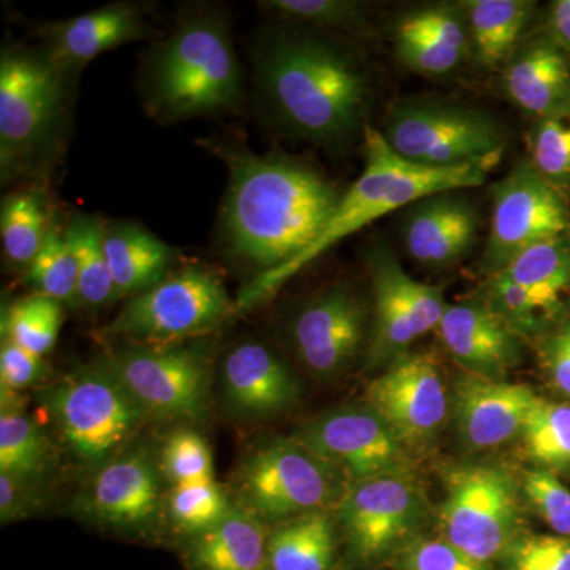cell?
<instances>
[{
	"mask_svg": "<svg viewBox=\"0 0 570 570\" xmlns=\"http://www.w3.org/2000/svg\"><path fill=\"white\" fill-rule=\"evenodd\" d=\"M335 471L298 441L277 439L255 450L238 471L243 505L264 521H288L324 510Z\"/></svg>",
	"mask_w": 570,
	"mask_h": 570,
	"instance_id": "8fae6325",
	"label": "cell"
},
{
	"mask_svg": "<svg viewBox=\"0 0 570 570\" xmlns=\"http://www.w3.org/2000/svg\"><path fill=\"white\" fill-rule=\"evenodd\" d=\"M160 469L174 485L214 480L212 450L194 431H176L165 442Z\"/></svg>",
	"mask_w": 570,
	"mask_h": 570,
	"instance_id": "f35d334b",
	"label": "cell"
},
{
	"mask_svg": "<svg viewBox=\"0 0 570 570\" xmlns=\"http://www.w3.org/2000/svg\"><path fill=\"white\" fill-rule=\"evenodd\" d=\"M494 276L562 298L570 288V235L523 250Z\"/></svg>",
	"mask_w": 570,
	"mask_h": 570,
	"instance_id": "d6a6232c",
	"label": "cell"
},
{
	"mask_svg": "<svg viewBox=\"0 0 570 570\" xmlns=\"http://www.w3.org/2000/svg\"><path fill=\"white\" fill-rule=\"evenodd\" d=\"M50 444L40 426L20 409L0 415V474L33 483L47 468Z\"/></svg>",
	"mask_w": 570,
	"mask_h": 570,
	"instance_id": "1f68e13d",
	"label": "cell"
},
{
	"mask_svg": "<svg viewBox=\"0 0 570 570\" xmlns=\"http://www.w3.org/2000/svg\"><path fill=\"white\" fill-rule=\"evenodd\" d=\"M539 396L527 385L479 376L461 377L453 395V414L464 444L499 448L520 436Z\"/></svg>",
	"mask_w": 570,
	"mask_h": 570,
	"instance_id": "ac0fdd59",
	"label": "cell"
},
{
	"mask_svg": "<svg viewBox=\"0 0 570 570\" xmlns=\"http://www.w3.org/2000/svg\"><path fill=\"white\" fill-rule=\"evenodd\" d=\"M148 37L140 10L130 3H111L52 24L47 32L48 58L63 71L80 69L104 52Z\"/></svg>",
	"mask_w": 570,
	"mask_h": 570,
	"instance_id": "cb8c5ba5",
	"label": "cell"
},
{
	"mask_svg": "<svg viewBox=\"0 0 570 570\" xmlns=\"http://www.w3.org/2000/svg\"><path fill=\"white\" fill-rule=\"evenodd\" d=\"M449 190L422 198L411 209L404 227L407 253L425 266H449L474 246L479 214L474 205Z\"/></svg>",
	"mask_w": 570,
	"mask_h": 570,
	"instance_id": "7402d4cb",
	"label": "cell"
},
{
	"mask_svg": "<svg viewBox=\"0 0 570 570\" xmlns=\"http://www.w3.org/2000/svg\"><path fill=\"white\" fill-rule=\"evenodd\" d=\"M546 33L570 59V0L551 3Z\"/></svg>",
	"mask_w": 570,
	"mask_h": 570,
	"instance_id": "681fc988",
	"label": "cell"
},
{
	"mask_svg": "<svg viewBox=\"0 0 570 570\" xmlns=\"http://www.w3.org/2000/svg\"><path fill=\"white\" fill-rule=\"evenodd\" d=\"M232 504L214 480L174 485L168 498V512L175 527L184 534H205L227 515Z\"/></svg>",
	"mask_w": 570,
	"mask_h": 570,
	"instance_id": "d590c367",
	"label": "cell"
},
{
	"mask_svg": "<svg viewBox=\"0 0 570 570\" xmlns=\"http://www.w3.org/2000/svg\"><path fill=\"white\" fill-rule=\"evenodd\" d=\"M159 499L156 468L142 453H130L100 466L81 504L105 527L137 528L153 519Z\"/></svg>",
	"mask_w": 570,
	"mask_h": 570,
	"instance_id": "d6986e66",
	"label": "cell"
},
{
	"mask_svg": "<svg viewBox=\"0 0 570 570\" xmlns=\"http://www.w3.org/2000/svg\"><path fill=\"white\" fill-rule=\"evenodd\" d=\"M335 523L325 510L284 521L268 538V570H332Z\"/></svg>",
	"mask_w": 570,
	"mask_h": 570,
	"instance_id": "83f0119b",
	"label": "cell"
},
{
	"mask_svg": "<svg viewBox=\"0 0 570 570\" xmlns=\"http://www.w3.org/2000/svg\"><path fill=\"white\" fill-rule=\"evenodd\" d=\"M62 325V305L33 294L11 303L2 314V340L43 358L55 346Z\"/></svg>",
	"mask_w": 570,
	"mask_h": 570,
	"instance_id": "836d02e7",
	"label": "cell"
},
{
	"mask_svg": "<svg viewBox=\"0 0 570 570\" xmlns=\"http://www.w3.org/2000/svg\"><path fill=\"white\" fill-rule=\"evenodd\" d=\"M374 291L373 362L400 358L420 336L439 328L448 313L438 287L409 276L387 247L367 257Z\"/></svg>",
	"mask_w": 570,
	"mask_h": 570,
	"instance_id": "5bb4252c",
	"label": "cell"
},
{
	"mask_svg": "<svg viewBox=\"0 0 570 570\" xmlns=\"http://www.w3.org/2000/svg\"><path fill=\"white\" fill-rule=\"evenodd\" d=\"M403 570H490L471 560L445 539H420L407 543L401 558Z\"/></svg>",
	"mask_w": 570,
	"mask_h": 570,
	"instance_id": "ee69618b",
	"label": "cell"
},
{
	"mask_svg": "<svg viewBox=\"0 0 570 570\" xmlns=\"http://www.w3.org/2000/svg\"><path fill=\"white\" fill-rule=\"evenodd\" d=\"M528 0H471L464 3L469 39L479 62L490 69L508 63L534 13Z\"/></svg>",
	"mask_w": 570,
	"mask_h": 570,
	"instance_id": "4316f807",
	"label": "cell"
},
{
	"mask_svg": "<svg viewBox=\"0 0 570 570\" xmlns=\"http://www.w3.org/2000/svg\"><path fill=\"white\" fill-rule=\"evenodd\" d=\"M220 376L228 404L246 419L272 417L298 400V385L288 367L275 352L254 341L225 355Z\"/></svg>",
	"mask_w": 570,
	"mask_h": 570,
	"instance_id": "ffe728a7",
	"label": "cell"
},
{
	"mask_svg": "<svg viewBox=\"0 0 570 570\" xmlns=\"http://www.w3.org/2000/svg\"><path fill=\"white\" fill-rule=\"evenodd\" d=\"M365 400L406 448L425 444L448 417V390L433 354L401 355L367 385Z\"/></svg>",
	"mask_w": 570,
	"mask_h": 570,
	"instance_id": "9a60e30c",
	"label": "cell"
},
{
	"mask_svg": "<svg viewBox=\"0 0 570 570\" xmlns=\"http://www.w3.org/2000/svg\"><path fill=\"white\" fill-rule=\"evenodd\" d=\"M423 519L425 502L406 474L354 482L337 508L348 557L360 566L374 564L400 549Z\"/></svg>",
	"mask_w": 570,
	"mask_h": 570,
	"instance_id": "4fadbf2b",
	"label": "cell"
},
{
	"mask_svg": "<svg viewBox=\"0 0 570 570\" xmlns=\"http://www.w3.org/2000/svg\"><path fill=\"white\" fill-rule=\"evenodd\" d=\"M105 227L97 216H77L66 230L78 265V302L100 307L115 298V284L107 253Z\"/></svg>",
	"mask_w": 570,
	"mask_h": 570,
	"instance_id": "f1b7e54d",
	"label": "cell"
},
{
	"mask_svg": "<svg viewBox=\"0 0 570 570\" xmlns=\"http://www.w3.org/2000/svg\"><path fill=\"white\" fill-rule=\"evenodd\" d=\"M296 441L352 483L407 472L406 445L370 409L325 415Z\"/></svg>",
	"mask_w": 570,
	"mask_h": 570,
	"instance_id": "2e32d148",
	"label": "cell"
},
{
	"mask_svg": "<svg viewBox=\"0 0 570 570\" xmlns=\"http://www.w3.org/2000/svg\"><path fill=\"white\" fill-rule=\"evenodd\" d=\"M519 502L515 482L504 469H455L448 478L441 513L442 539L471 560L490 566L515 543Z\"/></svg>",
	"mask_w": 570,
	"mask_h": 570,
	"instance_id": "ba28073f",
	"label": "cell"
},
{
	"mask_svg": "<svg viewBox=\"0 0 570 570\" xmlns=\"http://www.w3.org/2000/svg\"><path fill=\"white\" fill-rule=\"evenodd\" d=\"M242 94V66L230 32L223 18L214 14L183 21L149 67V107L164 118L230 110Z\"/></svg>",
	"mask_w": 570,
	"mask_h": 570,
	"instance_id": "277c9868",
	"label": "cell"
},
{
	"mask_svg": "<svg viewBox=\"0 0 570 570\" xmlns=\"http://www.w3.org/2000/svg\"><path fill=\"white\" fill-rule=\"evenodd\" d=\"M235 311L219 277L200 266H186L135 295L105 332L140 346H171L212 332Z\"/></svg>",
	"mask_w": 570,
	"mask_h": 570,
	"instance_id": "8992f818",
	"label": "cell"
},
{
	"mask_svg": "<svg viewBox=\"0 0 570 570\" xmlns=\"http://www.w3.org/2000/svg\"><path fill=\"white\" fill-rule=\"evenodd\" d=\"M510 551L527 558L540 570H570V538L527 535L513 543Z\"/></svg>",
	"mask_w": 570,
	"mask_h": 570,
	"instance_id": "bcb514c9",
	"label": "cell"
},
{
	"mask_svg": "<svg viewBox=\"0 0 570 570\" xmlns=\"http://www.w3.org/2000/svg\"><path fill=\"white\" fill-rule=\"evenodd\" d=\"M502 151L455 167L430 168L401 159L390 148L384 135L373 127H365V170L341 195L335 212L324 230L306 250L294 261L262 273L239 292L236 311L253 309L279 291L288 279L305 266L332 249L347 236L381 219L385 214L417 204L422 198L449 190L478 187L501 160Z\"/></svg>",
	"mask_w": 570,
	"mask_h": 570,
	"instance_id": "7a4b0ae2",
	"label": "cell"
},
{
	"mask_svg": "<svg viewBox=\"0 0 570 570\" xmlns=\"http://www.w3.org/2000/svg\"><path fill=\"white\" fill-rule=\"evenodd\" d=\"M28 281L36 294L61 303L78 302V265L66 232L52 225L47 239L28 266Z\"/></svg>",
	"mask_w": 570,
	"mask_h": 570,
	"instance_id": "e575fe53",
	"label": "cell"
},
{
	"mask_svg": "<svg viewBox=\"0 0 570 570\" xmlns=\"http://www.w3.org/2000/svg\"><path fill=\"white\" fill-rule=\"evenodd\" d=\"M63 107V70L48 56L7 50L0 59V163L11 174L45 148Z\"/></svg>",
	"mask_w": 570,
	"mask_h": 570,
	"instance_id": "9c48e42d",
	"label": "cell"
},
{
	"mask_svg": "<svg viewBox=\"0 0 570 570\" xmlns=\"http://www.w3.org/2000/svg\"><path fill=\"white\" fill-rule=\"evenodd\" d=\"M50 227L47 205L40 194L18 193L6 198L0 212V236L10 264L28 268L43 246Z\"/></svg>",
	"mask_w": 570,
	"mask_h": 570,
	"instance_id": "4dcf8cb0",
	"label": "cell"
},
{
	"mask_svg": "<svg viewBox=\"0 0 570 570\" xmlns=\"http://www.w3.org/2000/svg\"><path fill=\"white\" fill-rule=\"evenodd\" d=\"M491 309L504 318L515 332H535L547 318L558 316L562 298L532 291L493 276L490 285Z\"/></svg>",
	"mask_w": 570,
	"mask_h": 570,
	"instance_id": "74e56055",
	"label": "cell"
},
{
	"mask_svg": "<svg viewBox=\"0 0 570 570\" xmlns=\"http://www.w3.org/2000/svg\"><path fill=\"white\" fill-rule=\"evenodd\" d=\"M540 358L551 385L570 400V318L543 341Z\"/></svg>",
	"mask_w": 570,
	"mask_h": 570,
	"instance_id": "7dc6e473",
	"label": "cell"
},
{
	"mask_svg": "<svg viewBox=\"0 0 570 570\" xmlns=\"http://www.w3.org/2000/svg\"><path fill=\"white\" fill-rule=\"evenodd\" d=\"M43 358L33 355L11 343L9 340H2L0 347V385L2 390L9 392H21V390L31 387L41 376H43Z\"/></svg>",
	"mask_w": 570,
	"mask_h": 570,
	"instance_id": "f6af8a7d",
	"label": "cell"
},
{
	"mask_svg": "<svg viewBox=\"0 0 570 570\" xmlns=\"http://www.w3.org/2000/svg\"><path fill=\"white\" fill-rule=\"evenodd\" d=\"M396 55L409 69L423 75H444L460 66L466 52L439 41L395 32Z\"/></svg>",
	"mask_w": 570,
	"mask_h": 570,
	"instance_id": "7bdbcfd3",
	"label": "cell"
},
{
	"mask_svg": "<svg viewBox=\"0 0 570 570\" xmlns=\"http://www.w3.org/2000/svg\"><path fill=\"white\" fill-rule=\"evenodd\" d=\"M442 343L472 376L501 381L520 362V341L490 306H449L439 325Z\"/></svg>",
	"mask_w": 570,
	"mask_h": 570,
	"instance_id": "44dd1931",
	"label": "cell"
},
{
	"mask_svg": "<svg viewBox=\"0 0 570 570\" xmlns=\"http://www.w3.org/2000/svg\"><path fill=\"white\" fill-rule=\"evenodd\" d=\"M257 75L277 118L307 140L340 141L358 127L366 77L335 45L314 37H281L262 50Z\"/></svg>",
	"mask_w": 570,
	"mask_h": 570,
	"instance_id": "3957f363",
	"label": "cell"
},
{
	"mask_svg": "<svg viewBox=\"0 0 570 570\" xmlns=\"http://www.w3.org/2000/svg\"><path fill=\"white\" fill-rule=\"evenodd\" d=\"M505 92L538 119L570 111V59L546 32L521 41L508 62Z\"/></svg>",
	"mask_w": 570,
	"mask_h": 570,
	"instance_id": "603a6c76",
	"label": "cell"
},
{
	"mask_svg": "<svg viewBox=\"0 0 570 570\" xmlns=\"http://www.w3.org/2000/svg\"><path fill=\"white\" fill-rule=\"evenodd\" d=\"M33 502L32 483L0 474V520L2 524L22 519L31 512Z\"/></svg>",
	"mask_w": 570,
	"mask_h": 570,
	"instance_id": "c3c4849f",
	"label": "cell"
},
{
	"mask_svg": "<svg viewBox=\"0 0 570 570\" xmlns=\"http://www.w3.org/2000/svg\"><path fill=\"white\" fill-rule=\"evenodd\" d=\"M105 253L110 266L115 298L138 295L167 276L174 249L140 225L105 227Z\"/></svg>",
	"mask_w": 570,
	"mask_h": 570,
	"instance_id": "484cf974",
	"label": "cell"
},
{
	"mask_svg": "<svg viewBox=\"0 0 570 570\" xmlns=\"http://www.w3.org/2000/svg\"><path fill=\"white\" fill-rule=\"evenodd\" d=\"M264 520L243 504H232L213 530L197 535L186 551L190 570H268Z\"/></svg>",
	"mask_w": 570,
	"mask_h": 570,
	"instance_id": "d4e9b609",
	"label": "cell"
},
{
	"mask_svg": "<svg viewBox=\"0 0 570 570\" xmlns=\"http://www.w3.org/2000/svg\"><path fill=\"white\" fill-rule=\"evenodd\" d=\"M105 365L122 382L146 415L198 420L208 407L209 352L194 344L127 347Z\"/></svg>",
	"mask_w": 570,
	"mask_h": 570,
	"instance_id": "30bf717a",
	"label": "cell"
},
{
	"mask_svg": "<svg viewBox=\"0 0 570 570\" xmlns=\"http://www.w3.org/2000/svg\"><path fill=\"white\" fill-rule=\"evenodd\" d=\"M382 135L401 159L430 168L504 151V134L491 116L450 104H400L390 111Z\"/></svg>",
	"mask_w": 570,
	"mask_h": 570,
	"instance_id": "52a82bcc",
	"label": "cell"
},
{
	"mask_svg": "<svg viewBox=\"0 0 570 570\" xmlns=\"http://www.w3.org/2000/svg\"><path fill=\"white\" fill-rule=\"evenodd\" d=\"M366 336V311L347 288L336 287L307 303L292 324V341L303 365L328 377L355 358Z\"/></svg>",
	"mask_w": 570,
	"mask_h": 570,
	"instance_id": "e0dca14e",
	"label": "cell"
},
{
	"mask_svg": "<svg viewBox=\"0 0 570 570\" xmlns=\"http://www.w3.org/2000/svg\"><path fill=\"white\" fill-rule=\"evenodd\" d=\"M521 491L554 535L570 538V490L546 469L524 472Z\"/></svg>",
	"mask_w": 570,
	"mask_h": 570,
	"instance_id": "ab89813d",
	"label": "cell"
},
{
	"mask_svg": "<svg viewBox=\"0 0 570 570\" xmlns=\"http://www.w3.org/2000/svg\"><path fill=\"white\" fill-rule=\"evenodd\" d=\"M266 9L318 28L355 29L363 26V6L351 0H269Z\"/></svg>",
	"mask_w": 570,
	"mask_h": 570,
	"instance_id": "60d3db41",
	"label": "cell"
},
{
	"mask_svg": "<svg viewBox=\"0 0 570 570\" xmlns=\"http://www.w3.org/2000/svg\"><path fill=\"white\" fill-rule=\"evenodd\" d=\"M223 156L230 170L223 228L236 257L262 275L316 242L341 198L324 176L279 156L245 149Z\"/></svg>",
	"mask_w": 570,
	"mask_h": 570,
	"instance_id": "6da1fadb",
	"label": "cell"
},
{
	"mask_svg": "<svg viewBox=\"0 0 570 570\" xmlns=\"http://www.w3.org/2000/svg\"><path fill=\"white\" fill-rule=\"evenodd\" d=\"M520 436L535 466L558 478L570 475V404L539 396Z\"/></svg>",
	"mask_w": 570,
	"mask_h": 570,
	"instance_id": "f546056e",
	"label": "cell"
},
{
	"mask_svg": "<svg viewBox=\"0 0 570 570\" xmlns=\"http://www.w3.org/2000/svg\"><path fill=\"white\" fill-rule=\"evenodd\" d=\"M395 32L439 41L463 52L469 47V28L464 14L455 7L438 6L411 11L397 22Z\"/></svg>",
	"mask_w": 570,
	"mask_h": 570,
	"instance_id": "b9f144b4",
	"label": "cell"
},
{
	"mask_svg": "<svg viewBox=\"0 0 570 570\" xmlns=\"http://www.w3.org/2000/svg\"><path fill=\"white\" fill-rule=\"evenodd\" d=\"M45 403L67 448L86 466L111 461L146 417L105 363L62 379L48 390Z\"/></svg>",
	"mask_w": 570,
	"mask_h": 570,
	"instance_id": "5b68a950",
	"label": "cell"
},
{
	"mask_svg": "<svg viewBox=\"0 0 570 570\" xmlns=\"http://www.w3.org/2000/svg\"><path fill=\"white\" fill-rule=\"evenodd\" d=\"M493 217L482 264L498 275L523 250L570 235V200L532 167L521 163L491 187Z\"/></svg>",
	"mask_w": 570,
	"mask_h": 570,
	"instance_id": "7c38bea8",
	"label": "cell"
},
{
	"mask_svg": "<svg viewBox=\"0 0 570 570\" xmlns=\"http://www.w3.org/2000/svg\"><path fill=\"white\" fill-rule=\"evenodd\" d=\"M530 154L532 167L570 200V111L535 121Z\"/></svg>",
	"mask_w": 570,
	"mask_h": 570,
	"instance_id": "8d00e7d4",
	"label": "cell"
}]
</instances>
